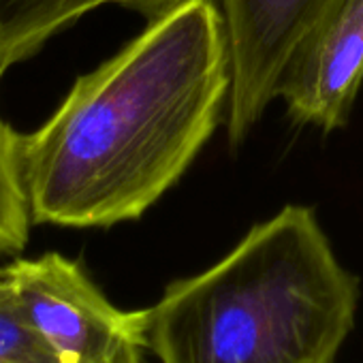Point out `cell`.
<instances>
[{
    "label": "cell",
    "mask_w": 363,
    "mask_h": 363,
    "mask_svg": "<svg viewBox=\"0 0 363 363\" xmlns=\"http://www.w3.org/2000/svg\"><path fill=\"white\" fill-rule=\"evenodd\" d=\"M0 363H58L26 320L11 289L7 265H0Z\"/></svg>",
    "instance_id": "obj_8"
},
{
    "label": "cell",
    "mask_w": 363,
    "mask_h": 363,
    "mask_svg": "<svg viewBox=\"0 0 363 363\" xmlns=\"http://www.w3.org/2000/svg\"><path fill=\"white\" fill-rule=\"evenodd\" d=\"M16 299L58 363H143L145 310H120L86 269L60 255L7 265Z\"/></svg>",
    "instance_id": "obj_3"
},
{
    "label": "cell",
    "mask_w": 363,
    "mask_h": 363,
    "mask_svg": "<svg viewBox=\"0 0 363 363\" xmlns=\"http://www.w3.org/2000/svg\"><path fill=\"white\" fill-rule=\"evenodd\" d=\"M175 3L179 0H0V82L52 37L99 7L118 5L150 22Z\"/></svg>",
    "instance_id": "obj_6"
},
{
    "label": "cell",
    "mask_w": 363,
    "mask_h": 363,
    "mask_svg": "<svg viewBox=\"0 0 363 363\" xmlns=\"http://www.w3.org/2000/svg\"><path fill=\"white\" fill-rule=\"evenodd\" d=\"M30 206L22 167V135L0 118V257L18 255L30 238Z\"/></svg>",
    "instance_id": "obj_7"
},
{
    "label": "cell",
    "mask_w": 363,
    "mask_h": 363,
    "mask_svg": "<svg viewBox=\"0 0 363 363\" xmlns=\"http://www.w3.org/2000/svg\"><path fill=\"white\" fill-rule=\"evenodd\" d=\"M363 84V0H327L293 52L280 84L289 113L333 130L346 124Z\"/></svg>",
    "instance_id": "obj_5"
},
{
    "label": "cell",
    "mask_w": 363,
    "mask_h": 363,
    "mask_svg": "<svg viewBox=\"0 0 363 363\" xmlns=\"http://www.w3.org/2000/svg\"><path fill=\"white\" fill-rule=\"evenodd\" d=\"M229 92L220 7L179 0L22 135L33 225L94 229L141 218L210 141Z\"/></svg>",
    "instance_id": "obj_1"
},
{
    "label": "cell",
    "mask_w": 363,
    "mask_h": 363,
    "mask_svg": "<svg viewBox=\"0 0 363 363\" xmlns=\"http://www.w3.org/2000/svg\"><path fill=\"white\" fill-rule=\"evenodd\" d=\"M327 0H220L229 52L231 92L227 137L235 147L278 96L280 77Z\"/></svg>",
    "instance_id": "obj_4"
},
{
    "label": "cell",
    "mask_w": 363,
    "mask_h": 363,
    "mask_svg": "<svg viewBox=\"0 0 363 363\" xmlns=\"http://www.w3.org/2000/svg\"><path fill=\"white\" fill-rule=\"evenodd\" d=\"M359 295L314 210L286 206L164 289L145 310L147 348L160 363H335Z\"/></svg>",
    "instance_id": "obj_2"
}]
</instances>
